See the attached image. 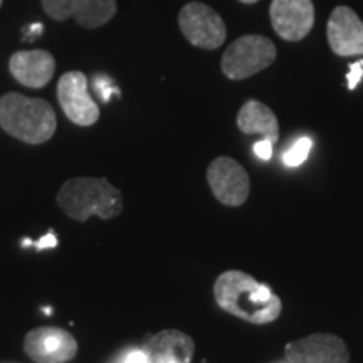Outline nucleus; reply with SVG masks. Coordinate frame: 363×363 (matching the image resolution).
I'll list each match as a JSON object with an SVG mask.
<instances>
[{"instance_id": "6e6552de", "label": "nucleus", "mask_w": 363, "mask_h": 363, "mask_svg": "<svg viewBox=\"0 0 363 363\" xmlns=\"http://www.w3.org/2000/svg\"><path fill=\"white\" fill-rule=\"evenodd\" d=\"M24 350L34 363H67L78 353V342L57 326H39L26 335Z\"/></svg>"}, {"instance_id": "2eb2a0df", "label": "nucleus", "mask_w": 363, "mask_h": 363, "mask_svg": "<svg viewBox=\"0 0 363 363\" xmlns=\"http://www.w3.org/2000/svg\"><path fill=\"white\" fill-rule=\"evenodd\" d=\"M118 11L116 0H76L72 17L81 27L98 29L108 24Z\"/></svg>"}, {"instance_id": "f03ea898", "label": "nucleus", "mask_w": 363, "mask_h": 363, "mask_svg": "<svg viewBox=\"0 0 363 363\" xmlns=\"http://www.w3.org/2000/svg\"><path fill=\"white\" fill-rule=\"evenodd\" d=\"M56 202L62 214L79 222L93 216L110 220L123 212V195L104 177L69 179L59 189Z\"/></svg>"}, {"instance_id": "dca6fc26", "label": "nucleus", "mask_w": 363, "mask_h": 363, "mask_svg": "<svg viewBox=\"0 0 363 363\" xmlns=\"http://www.w3.org/2000/svg\"><path fill=\"white\" fill-rule=\"evenodd\" d=\"M311 147H313L311 138H308V136L299 138L298 142L294 143L293 147L283 155L284 165L286 167H299L301 163H305L308 155H310V152H311Z\"/></svg>"}, {"instance_id": "39448f33", "label": "nucleus", "mask_w": 363, "mask_h": 363, "mask_svg": "<svg viewBox=\"0 0 363 363\" xmlns=\"http://www.w3.org/2000/svg\"><path fill=\"white\" fill-rule=\"evenodd\" d=\"M179 26L190 44L207 51L219 49L227 38V27L222 17L202 2H189L182 7Z\"/></svg>"}, {"instance_id": "9b49d317", "label": "nucleus", "mask_w": 363, "mask_h": 363, "mask_svg": "<svg viewBox=\"0 0 363 363\" xmlns=\"http://www.w3.org/2000/svg\"><path fill=\"white\" fill-rule=\"evenodd\" d=\"M331 51L337 56L350 57L363 54V22L350 7H335L326 26Z\"/></svg>"}, {"instance_id": "6ab92c4d", "label": "nucleus", "mask_w": 363, "mask_h": 363, "mask_svg": "<svg viewBox=\"0 0 363 363\" xmlns=\"http://www.w3.org/2000/svg\"><path fill=\"white\" fill-rule=\"evenodd\" d=\"M362 78H363V59L362 61L353 62V65L350 66V71H348V74H347L348 89H355Z\"/></svg>"}, {"instance_id": "20e7f679", "label": "nucleus", "mask_w": 363, "mask_h": 363, "mask_svg": "<svg viewBox=\"0 0 363 363\" xmlns=\"http://www.w3.org/2000/svg\"><path fill=\"white\" fill-rule=\"evenodd\" d=\"M276 45L264 35H242L227 48L222 56V72L229 79H247L266 67L276 59Z\"/></svg>"}, {"instance_id": "393cba45", "label": "nucleus", "mask_w": 363, "mask_h": 363, "mask_svg": "<svg viewBox=\"0 0 363 363\" xmlns=\"http://www.w3.org/2000/svg\"><path fill=\"white\" fill-rule=\"evenodd\" d=\"M0 7H2V0H0Z\"/></svg>"}, {"instance_id": "a211bd4d", "label": "nucleus", "mask_w": 363, "mask_h": 363, "mask_svg": "<svg viewBox=\"0 0 363 363\" xmlns=\"http://www.w3.org/2000/svg\"><path fill=\"white\" fill-rule=\"evenodd\" d=\"M94 88H96L98 94L101 96L103 101H108L113 93H118V89L113 86V83L106 76H96L94 78Z\"/></svg>"}, {"instance_id": "1a4fd4ad", "label": "nucleus", "mask_w": 363, "mask_h": 363, "mask_svg": "<svg viewBox=\"0 0 363 363\" xmlns=\"http://www.w3.org/2000/svg\"><path fill=\"white\" fill-rule=\"evenodd\" d=\"M269 17L272 29L281 39L296 43L305 39L315 26L313 0H272Z\"/></svg>"}, {"instance_id": "f3484780", "label": "nucleus", "mask_w": 363, "mask_h": 363, "mask_svg": "<svg viewBox=\"0 0 363 363\" xmlns=\"http://www.w3.org/2000/svg\"><path fill=\"white\" fill-rule=\"evenodd\" d=\"M76 0H43V9L54 21H67L74 12Z\"/></svg>"}, {"instance_id": "a878e982", "label": "nucleus", "mask_w": 363, "mask_h": 363, "mask_svg": "<svg viewBox=\"0 0 363 363\" xmlns=\"http://www.w3.org/2000/svg\"><path fill=\"white\" fill-rule=\"evenodd\" d=\"M202 363H207V362H206V360H203V362H202Z\"/></svg>"}, {"instance_id": "b1692460", "label": "nucleus", "mask_w": 363, "mask_h": 363, "mask_svg": "<svg viewBox=\"0 0 363 363\" xmlns=\"http://www.w3.org/2000/svg\"><path fill=\"white\" fill-rule=\"evenodd\" d=\"M239 2H242V4H256V2H259V0H239Z\"/></svg>"}, {"instance_id": "7ed1b4c3", "label": "nucleus", "mask_w": 363, "mask_h": 363, "mask_svg": "<svg viewBox=\"0 0 363 363\" xmlns=\"http://www.w3.org/2000/svg\"><path fill=\"white\" fill-rule=\"evenodd\" d=\"M0 128L24 143H45L56 133V111L45 99L7 93L0 98Z\"/></svg>"}, {"instance_id": "f257e3e1", "label": "nucleus", "mask_w": 363, "mask_h": 363, "mask_svg": "<svg viewBox=\"0 0 363 363\" xmlns=\"http://www.w3.org/2000/svg\"><path fill=\"white\" fill-rule=\"evenodd\" d=\"M214 296L222 310L252 325L271 323L283 308L281 299L266 284L242 271L222 272L216 279Z\"/></svg>"}, {"instance_id": "aec40b11", "label": "nucleus", "mask_w": 363, "mask_h": 363, "mask_svg": "<svg viewBox=\"0 0 363 363\" xmlns=\"http://www.w3.org/2000/svg\"><path fill=\"white\" fill-rule=\"evenodd\" d=\"M115 363H148V358L142 348V350H130L123 353L121 357H118Z\"/></svg>"}, {"instance_id": "412c9836", "label": "nucleus", "mask_w": 363, "mask_h": 363, "mask_svg": "<svg viewBox=\"0 0 363 363\" xmlns=\"http://www.w3.org/2000/svg\"><path fill=\"white\" fill-rule=\"evenodd\" d=\"M272 145L269 140L262 138L261 142H257L256 145H254V153H256L257 157L261 158V160H271L272 157Z\"/></svg>"}, {"instance_id": "ddd939ff", "label": "nucleus", "mask_w": 363, "mask_h": 363, "mask_svg": "<svg viewBox=\"0 0 363 363\" xmlns=\"http://www.w3.org/2000/svg\"><path fill=\"white\" fill-rule=\"evenodd\" d=\"M143 352L147 353L148 363H190L195 345L189 335L179 330H163L150 337Z\"/></svg>"}, {"instance_id": "4be33fe9", "label": "nucleus", "mask_w": 363, "mask_h": 363, "mask_svg": "<svg viewBox=\"0 0 363 363\" xmlns=\"http://www.w3.org/2000/svg\"><path fill=\"white\" fill-rule=\"evenodd\" d=\"M35 247L39 249V251H43V249H51V247H56L57 246V239L56 235H54L52 233L45 234L43 239H39L38 242H34Z\"/></svg>"}, {"instance_id": "4468645a", "label": "nucleus", "mask_w": 363, "mask_h": 363, "mask_svg": "<svg viewBox=\"0 0 363 363\" xmlns=\"http://www.w3.org/2000/svg\"><path fill=\"white\" fill-rule=\"evenodd\" d=\"M238 126L246 135H261L262 138L276 143L279 140L278 118L271 108L256 99H249L239 110Z\"/></svg>"}, {"instance_id": "9d476101", "label": "nucleus", "mask_w": 363, "mask_h": 363, "mask_svg": "<svg viewBox=\"0 0 363 363\" xmlns=\"http://www.w3.org/2000/svg\"><path fill=\"white\" fill-rule=\"evenodd\" d=\"M288 363H348L350 353L340 337L316 333L286 347Z\"/></svg>"}, {"instance_id": "0eeeda50", "label": "nucleus", "mask_w": 363, "mask_h": 363, "mask_svg": "<svg viewBox=\"0 0 363 363\" xmlns=\"http://www.w3.org/2000/svg\"><path fill=\"white\" fill-rule=\"evenodd\" d=\"M57 101L74 125L91 126L99 120V108L88 91V78L81 71H69L57 83Z\"/></svg>"}, {"instance_id": "5701e85b", "label": "nucleus", "mask_w": 363, "mask_h": 363, "mask_svg": "<svg viewBox=\"0 0 363 363\" xmlns=\"http://www.w3.org/2000/svg\"><path fill=\"white\" fill-rule=\"evenodd\" d=\"M40 33H43V26L34 24V26H30V30H29V33H26V35H27V38H33V35H38Z\"/></svg>"}, {"instance_id": "f8f14e48", "label": "nucleus", "mask_w": 363, "mask_h": 363, "mask_svg": "<svg viewBox=\"0 0 363 363\" xmlns=\"http://www.w3.org/2000/svg\"><path fill=\"white\" fill-rule=\"evenodd\" d=\"M12 76L26 88L39 89L49 84L56 71V59L44 49L19 51L12 54L9 61Z\"/></svg>"}, {"instance_id": "423d86ee", "label": "nucleus", "mask_w": 363, "mask_h": 363, "mask_svg": "<svg viewBox=\"0 0 363 363\" xmlns=\"http://www.w3.org/2000/svg\"><path fill=\"white\" fill-rule=\"evenodd\" d=\"M207 182L217 201L229 207L242 206L251 192L247 172L239 162L229 157H219L211 162L207 169Z\"/></svg>"}]
</instances>
